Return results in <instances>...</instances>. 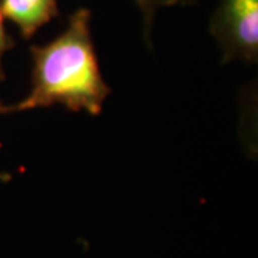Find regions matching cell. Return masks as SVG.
Listing matches in <instances>:
<instances>
[{
    "instance_id": "cell-1",
    "label": "cell",
    "mask_w": 258,
    "mask_h": 258,
    "mask_svg": "<svg viewBox=\"0 0 258 258\" xmlns=\"http://www.w3.org/2000/svg\"><path fill=\"white\" fill-rule=\"evenodd\" d=\"M32 75L28 95L3 113H18L52 105L99 115L111 93L101 72L91 33V12L78 9L63 32L43 46L30 47Z\"/></svg>"
},
{
    "instance_id": "cell-2",
    "label": "cell",
    "mask_w": 258,
    "mask_h": 258,
    "mask_svg": "<svg viewBox=\"0 0 258 258\" xmlns=\"http://www.w3.org/2000/svg\"><path fill=\"white\" fill-rule=\"evenodd\" d=\"M211 33L224 59L255 63L258 59V0H221L211 22Z\"/></svg>"
},
{
    "instance_id": "cell-3",
    "label": "cell",
    "mask_w": 258,
    "mask_h": 258,
    "mask_svg": "<svg viewBox=\"0 0 258 258\" xmlns=\"http://www.w3.org/2000/svg\"><path fill=\"white\" fill-rule=\"evenodd\" d=\"M0 12L18 26L22 37L30 39L59 15L57 0H0Z\"/></svg>"
},
{
    "instance_id": "cell-4",
    "label": "cell",
    "mask_w": 258,
    "mask_h": 258,
    "mask_svg": "<svg viewBox=\"0 0 258 258\" xmlns=\"http://www.w3.org/2000/svg\"><path fill=\"white\" fill-rule=\"evenodd\" d=\"M141 10L144 16V25H145V37L149 40V32L154 22V16L158 10L168 6H175V5H182L186 3L185 0H132Z\"/></svg>"
},
{
    "instance_id": "cell-5",
    "label": "cell",
    "mask_w": 258,
    "mask_h": 258,
    "mask_svg": "<svg viewBox=\"0 0 258 258\" xmlns=\"http://www.w3.org/2000/svg\"><path fill=\"white\" fill-rule=\"evenodd\" d=\"M15 46L13 43V39H10L6 33V29H5V23H3V15L0 12V82L5 81V71H3V63H2V59L3 55Z\"/></svg>"
},
{
    "instance_id": "cell-6",
    "label": "cell",
    "mask_w": 258,
    "mask_h": 258,
    "mask_svg": "<svg viewBox=\"0 0 258 258\" xmlns=\"http://www.w3.org/2000/svg\"><path fill=\"white\" fill-rule=\"evenodd\" d=\"M3 106H5V103L0 101V115H3Z\"/></svg>"
}]
</instances>
